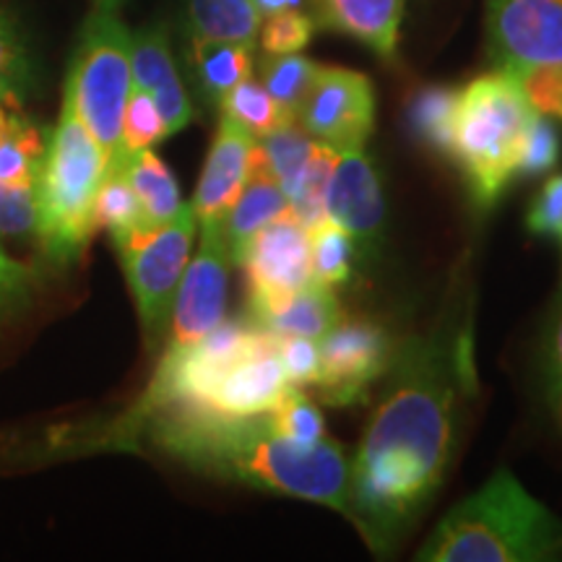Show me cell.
<instances>
[{
	"label": "cell",
	"instance_id": "obj_1",
	"mask_svg": "<svg viewBox=\"0 0 562 562\" xmlns=\"http://www.w3.org/2000/svg\"><path fill=\"white\" fill-rule=\"evenodd\" d=\"M467 351L448 336L396 349L389 389L349 463L347 516L375 554L414 529L446 476L463 385H474Z\"/></svg>",
	"mask_w": 562,
	"mask_h": 562
},
{
	"label": "cell",
	"instance_id": "obj_2",
	"mask_svg": "<svg viewBox=\"0 0 562 562\" xmlns=\"http://www.w3.org/2000/svg\"><path fill=\"white\" fill-rule=\"evenodd\" d=\"M140 417H151L161 448L193 467L256 490L328 505L347 516L351 461L341 442L323 438L300 446L273 427L269 412L229 417L178 404Z\"/></svg>",
	"mask_w": 562,
	"mask_h": 562
},
{
	"label": "cell",
	"instance_id": "obj_3",
	"mask_svg": "<svg viewBox=\"0 0 562 562\" xmlns=\"http://www.w3.org/2000/svg\"><path fill=\"white\" fill-rule=\"evenodd\" d=\"M560 550L562 524L508 469H501L435 526L417 560L537 562L554 558Z\"/></svg>",
	"mask_w": 562,
	"mask_h": 562
},
{
	"label": "cell",
	"instance_id": "obj_4",
	"mask_svg": "<svg viewBox=\"0 0 562 562\" xmlns=\"http://www.w3.org/2000/svg\"><path fill=\"white\" fill-rule=\"evenodd\" d=\"M108 175V157L76 110L70 89H63L58 125L47 138L42 170L34 182L37 237L55 263H70L94 237V201Z\"/></svg>",
	"mask_w": 562,
	"mask_h": 562
},
{
	"label": "cell",
	"instance_id": "obj_5",
	"mask_svg": "<svg viewBox=\"0 0 562 562\" xmlns=\"http://www.w3.org/2000/svg\"><path fill=\"white\" fill-rule=\"evenodd\" d=\"M537 110L508 70L480 76L459 91L451 159L482 209L505 193L518 175V159Z\"/></svg>",
	"mask_w": 562,
	"mask_h": 562
},
{
	"label": "cell",
	"instance_id": "obj_6",
	"mask_svg": "<svg viewBox=\"0 0 562 562\" xmlns=\"http://www.w3.org/2000/svg\"><path fill=\"white\" fill-rule=\"evenodd\" d=\"M66 87L81 121L102 146L108 170H121L125 165L123 115L133 91V74L131 32L117 13H89Z\"/></svg>",
	"mask_w": 562,
	"mask_h": 562
},
{
	"label": "cell",
	"instance_id": "obj_7",
	"mask_svg": "<svg viewBox=\"0 0 562 562\" xmlns=\"http://www.w3.org/2000/svg\"><path fill=\"white\" fill-rule=\"evenodd\" d=\"M199 220L191 203H182L170 222L157 227H131L115 232L117 256L136 300V311L146 339L154 341L170 326V315L180 279L188 269Z\"/></svg>",
	"mask_w": 562,
	"mask_h": 562
},
{
	"label": "cell",
	"instance_id": "obj_8",
	"mask_svg": "<svg viewBox=\"0 0 562 562\" xmlns=\"http://www.w3.org/2000/svg\"><path fill=\"white\" fill-rule=\"evenodd\" d=\"M321 368L315 391L331 406H355L368 398V391L389 372L396 344L381 323L339 321L318 339Z\"/></svg>",
	"mask_w": 562,
	"mask_h": 562
},
{
	"label": "cell",
	"instance_id": "obj_9",
	"mask_svg": "<svg viewBox=\"0 0 562 562\" xmlns=\"http://www.w3.org/2000/svg\"><path fill=\"white\" fill-rule=\"evenodd\" d=\"M297 125L336 151L364 149L375 131V89L364 74L321 66L311 94L297 112Z\"/></svg>",
	"mask_w": 562,
	"mask_h": 562
},
{
	"label": "cell",
	"instance_id": "obj_10",
	"mask_svg": "<svg viewBox=\"0 0 562 562\" xmlns=\"http://www.w3.org/2000/svg\"><path fill=\"white\" fill-rule=\"evenodd\" d=\"M232 256L222 222L201 224V243L182 273L170 315L167 349H186L216 328L227 313Z\"/></svg>",
	"mask_w": 562,
	"mask_h": 562
},
{
	"label": "cell",
	"instance_id": "obj_11",
	"mask_svg": "<svg viewBox=\"0 0 562 562\" xmlns=\"http://www.w3.org/2000/svg\"><path fill=\"white\" fill-rule=\"evenodd\" d=\"M484 21L497 70L562 63V0H484Z\"/></svg>",
	"mask_w": 562,
	"mask_h": 562
},
{
	"label": "cell",
	"instance_id": "obj_12",
	"mask_svg": "<svg viewBox=\"0 0 562 562\" xmlns=\"http://www.w3.org/2000/svg\"><path fill=\"white\" fill-rule=\"evenodd\" d=\"M248 271L250 311L271 305L311 284V232L292 209L252 237L243 263Z\"/></svg>",
	"mask_w": 562,
	"mask_h": 562
},
{
	"label": "cell",
	"instance_id": "obj_13",
	"mask_svg": "<svg viewBox=\"0 0 562 562\" xmlns=\"http://www.w3.org/2000/svg\"><path fill=\"white\" fill-rule=\"evenodd\" d=\"M326 220L339 224L357 245L372 243L385 220V203L375 165L364 149L339 151L326 188Z\"/></svg>",
	"mask_w": 562,
	"mask_h": 562
},
{
	"label": "cell",
	"instance_id": "obj_14",
	"mask_svg": "<svg viewBox=\"0 0 562 562\" xmlns=\"http://www.w3.org/2000/svg\"><path fill=\"white\" fill-rule=\"evenodd\" d=\"M252 146H256L252 133L227 115L220 117V131H216L214 144H211L199 188H195L191 201L199 227L201 224L224 222L232 203L248 186Z\"/></svg>",
	"mask_w": 562,
	"mask_h": 562
},
{
	"label": "cell",
	"instance_id": "obj_15",
	"mask_svg": "<svg viewBox=\"0 0 562 562\" xmlns=\"http://www.w3.org/2000/svg\"><path fill=\"white\" fill-rule=\"evenodd\" d=\"M133 87L146 91L165 117L167 131L178 133L193 121V108L175 68L170 42L161 26H146L131 34Z\"/></svg>",
	"mask_w": 562,
	"mask_h": 562
},
{
	"label": "cell",
	"instance_id": "obj_16",
	"mask_svg": "<svg viewBox=\"0 0 562 562\" xmlns=\"http://www.w3.org/2000/svg\"><path fill=\"white\" fill-rule=\"evenodd\" d=\"M292 389L294 385L281 368L273 347L235 364L211 391L203 409L229 414V417H252V414L271 412Z\"/></svg>",
	"mask_w": 562,
	"mask_h": 562
},
{
	"label": "cell",
	"instance_id": "obj_17",
	"mask_svg": "<svg viewBox=\"0 0 562 562\" xmlns=\"http://www.w3.org/2000/svg\"><path fill=\"white\" fill-rule=\"evenodd\" d=\"M315 26L355 37L378 58L393 60L406 0H311Z\"/></svg>",
	"mask_w": 562,
	"mask_h": 562
},
{
	"label": "cell",
	"instance_id": "obj_18",
	"mask_svg": "<svg viewBox=\"0 0 562 562\" xmlns=\"http://www.w3.org/2000/svg\"><path fill=\"white\" fill-rule=\"evenodd\" d=\"M290 199L281 191V186L273 180V175L266 170L261 149H258V140L252 146L250 157V180L243 188V193L237 195V201L232 203V209L224 216L222 227L224 237H227V248L232 256V263L240 266L245 258V250L252 243V237L261 232L266 224L279 220L281 214L290 211Z\"/></svg>",
	"mask_w": 562,
	"mask_h": 562
},
{
	"label": "cell",
	"instance_id": "obj_19",
	"mask_svg": "<svg viewBox=\"0 0 562 562\" xmlns=\"http://www.w3.org/2000/svg\"><path fill=\"white\" fill-rule=\"evenodd\" d=\"M250 321L273 336H307L321 339L341 321V307L334 286L311 281L271 305L250 311Z\"/></svg>",
	"mask_w": 562,
	"mask_h": 562
},
{
	"label": "cell",
	"instance_id": "obj_20",
	"mask_svg": "<svg viewBox=\"0 0 562 562\" xmlns=\"http://www.w3.org/2000/svg\"><path fill=\"white\" fill-rule=\"evenodd\" d=\"M128 182L136 191L140 203V216L144 227H157V224L170 222L182 206L180 188L170 167L161 161L154 149H140L131 154L123 165Z\"/></svg>",
	"mask_w": 562,
	"mask_h": 562
},
{
	"label": "cell",
	"instance_id": "obj_21",
	"mask_svg": "<svg viewBox=\"0 0 562 562\" xmlns=\"http://www.w3.org/2000/svg\"><path fill=\"white\" fill-rule=\"evenodd\" d=\"M191 60L201 91L214 104L252 74V47L240 42L193 40Z\"/></svg>",
	"mask_w": 562,
	"mask_h": 562
},
{
	"label": "cell",
	"instance_id": "obj_22",
	"mask_svg": "<svg viewBox=\"0 0 562 562\" xmlns=\"http://www.w3.org/2000/svg\"><path fill=\"white\" fill-rule=\"evenodd\" d=\"M261 21L252 0H188V26L193 40L240 42L256 47Z\"/></svg>",
	"mask_w": 562,
	"mask_h": 562
},
{
	"label": "cell",
	"instance_id": "obj_23",
	"mask_svg": "<svg viewBox=\"0 0 562 562\" xmlns=\"http://www.w3.org/2000/svg\"><path fill=\"white\" fill-rule=\"evenodd\" d=\"M258 149H261L266 170L273 175V180L279 182L281 191L286 193V199H294L300 191L302 180H305L307 167L318 151V140L311 133H305L294 123L281 125V128L271 131L269 136L256 138Z\"/></svg>",
	"mask_w": 562,
	"mask_h": 562
},
{
	"label": "cell",
	"instance_id": "obj_24",
	"mask_svg": "<svg viewBox=\"0 0 562 562\" xmlns=\"http://www.w3.org/2000/svg\"><path fill=\"white\" fill-rule=\"evenodd\" d=\"M459 91L461 89L451 87H422L414 91L409 108H406L414 136L442 157H451Z\"/></svg>",
	"mask_w": 562,
	"mask_h": 562
},
{
	"label": "cell",
	"instance_id": "obj_25",
	"mask_svg": "<svg viewBox=\"0 0 562 562\" xmlns=\"http://www.w3.org/2000/svg\"><path fill=\"white\" fill-rule=\"evenodd\" d=\"M47 138L24 112L13 115L11 133L0 144V182L16 188H34L47 151Z\"/></svg>",
	"mask_w": 562,
	"mask_h": 562
},
{
	"label": "cell",
	"instance_id": "obj_26",
	"mask_svg": "<svg viewBox=\"0 0 562 562\" xmlns=\"http://www.w3.org/2000/svg\"><path fill=\"white\" fill-rule=\"evenodd\" d=\"M220 110L222 115L240 123L243 128L252 133L256 138H263L269 136L271 131L281 128V125L294 123V117L273 100L263 83L252 79L237 83V87L220 102Z\"/></svg>",
	"mask_w": 562,
	"mask_h": 562
},
{
	"label": "cell",
	"instance_id": "obj_27",
	"mask_svg": "<svg viewBox=\"0 0 562 562\" xmlns=\"http://www.w3.org/2000/svg\"><path fill=\"white\" fill-rule=\"evenodd\" d=\"M360 252L355 237L347 229L323 220L311 229V273L313 281L326 286L347 284L355 269V258Z\"/></svg>",
	"mask_w": 562,
	"mask_h": 562
},
{
	"label": "cell",
	"instance_id": "obj_28",
	"mask_svg": "<svg viewBox=\"0 0 562 562\" xmlns=\"http://www.w3.org/2000/svg\"><path fill=\"white\" fill-rule=\"evenodd\" d=\"M318 74V63H313L300 53L269 55L261 63V83L292 117H297L302 102L311 94Z\"/></svg>",
	"mask_w": 562,
	"mask_h": 562
},
{
	"label": "cell",
	"instance_id": "obj_29",
	"mask_svg": "<svg viewBox=\"0 0 562 562\" xmlns=\"http://www.w3.org/2000/svg\"><path fill=\"white\" fill-rule=\"evenodd\" d=\"M94 224L97 229H108L110 235L131 227H144L140 203L123 167L121 170H108L104 175L94 201Z\"/></svg>",
	"mask_w": 562,
	"mask_h": 562
},
{
	"label": "cell",
	"instance_id": "obj_30",
	"mask_svg": "<svg viewBox=\"0 0 562 562\" xmlns=\"http://www.w3.org/2000/svg\"><path fill=\"white\" fill-rule=\"evenodd\" d=\"M32 81V60L16 21L0 5V102L21 104Z\"/></svg>",
	"mask_w": 562,
	"mask_h": 562
},
{
	"label": "cell",
	"instance_id": "obj_31",
	"mask_svg": "<svg viewBox=\"0 0 562 562\" xmlns=\"http://www.w3.org/2000/svg\"><path fill=\"white\" fill-rule=\"evenodd\" d=\"M170 136L165 117L146 91L133 87L123 115V159L140 149H151L154 144Z\"/></svg>",
	"mask_w": 562,
	"mask_h": 562
},
{
	"label": "cell",
	"instance_id": "obj_32",
	"mask_svg": "<svg viewBox=\"0 0 562 562\" xmlns=\"http://www.w3.org/2000/svg\"><path fill=\"white\" fill-rule=\"evenodd\" d=\"M273 427L300 446H313L326 438L323 430V414L302 389H292L281 402L269 412Z\"/></svg>",
	"mask_w": 562,
	"mask_h": 562
},
{
	"label": "cell",
	"instance_id": "obj_33",
	"mask_svg": "<svg viewBox=\"0 0 562 562\" xmlns=\"http://www.w3.org/2000/svg\"><path fill=\"white\" fill-rule=\"evenodd\" d=\"M315 32V21L307 13L297 9H286L266 16L261 21V47L269 55H286V53H302L311 45Z\"/></svg>",
	"mask_w": 562,
	"mask_h": 562
},
{
	"label": "cell",
	"instance_id": "obj_34",
	"mask_svg": "<svg viewBox=\"0 0 562 562\" xmlns=\"http://www.w3.org/2000/svg\"><path fill=\"white\" fill-rule=\"evenodd\" d=\"M560 161V133L550 117L537 112L531 128L526 133L521 159H518V175L524 178H542L552 172Z\"/></svg>",
	"mask_w": 562,
	"mask_h": 562
},
{
	"label": "cell",
	"instance_id": "obj_35",
	"mask_svg": "<svg viewBox=\"0 0 562 562\" xmlns=\"http://www.w3.org/2000/svg\"><path fill=\"white\" fill-rule=\"evenodd\" d=\"M516 81L531 108L547 117L562 121V63L554 66H533L516 70Z\"/></svg>",
	"mask_w": 562,
	"mask_h": 562
},
{
	"label": "cell",
	"instance_id": "obj_36",
	"mask_svg": "<svg viewBox=\"0 0 562 562\" xmlns=\"http://www.w3.org/2000/svg\"><path fill=\"white\" fill-rule=\"evenodd\" d=\"M37 229V195L34 188L0 182V237H26Z\"/></svg>",
	"mask_w": 562,
	"mask_h": 562
},
{
	"label": "cell",
	"instance_id": "obj_37",
	"mask_svg": "<svg viewBox=\"0 0 562 562\" xmlns=\"http://www.w3.org/2000/svg\"><path fill=\"white\" fill-rule=\"evenodd\" d=\"M277 357L294 389H307L318 378L321 349L315 339H307V336H279Z\"/></svg>",
	"mask_w": 562,
	"mask_h": 562
},
{
	"label": "cell",
	"instance_id": "obj_38",
	"mask_svg": "<svg viewBox=\"0 0 562 562\" xmlns=\"http://www.w3.org/2000/svg\"><path fill=\"white\" fill-rule=\"evenodd\" d=\"M526 227L531 235L562 240V175L547 180L542 191L537 193L526 216Z\"/></svg>",
	"mask_w": 562,
	"mask_h": 562
},
{
	"label": "cell",
	"instance_id": "obj_39",
	"mask_svg": "<svg viewBox=\"0 0 562 562\" xmlns=\"http://www.w3.org/2000/svg\"><path fill=\"white\" fill-rule=\"evenodd\" d=\"M34 286V273L26 266L13 261L0 248V318L24 305Z\"/></svg>",
	"mask_w": 562,
	"mask_h": 562
},
{
	"label": "cell",
	"instance_id": "obj_40",
	"mask_svg": "<svg viewBox=\"0 0 562 562\" xmlns=\"http://www.w3.org/2000/svg\"><path fill=\"white\" fill-rule=\"evenodd\" d=\"M547 378H550V393L562 389V305L554 313L547 336Z\"/></svg>",
	"mask_w": 562,
	"mask_h": 562
},
{
	"label": "cell",
	"instance_id": "obj_41",
	"mask_svg": "<svg viewBox=\"0 0 562 562\" xmlns=\"http://www.w3.org/2000/svg\"><path fill=\"white\" fill-rule=\"evenodd\" d=\"M256 3L258 13H261V19L266 16H273V13L279 11H286V9H297L300 0H252Z\"/></svg>",
	"mask_w": 562,
	"mask_h": 562
},
{
	"label": "cell",
	"instance_id": "obj_42",
	"mask_svg": "<svg viewBox=\"0 0 562 562\" xmlns=\"http://www.w3.org/2000/svg\"><path fill=\"white\" fill-rule=\"evenodd\" d=\"M21 110V104H11V102H0V144H3L5 136L11 133L13 125V115Z\"/></svg>",
	"mask_w": 562,
	"mask_h": 562
},
{
	"label": "cell",
	"instance_id": "obj_43",
	"mask_svg": "<svg viewBox=\"0 0 562 562\" xmlns=\"http://www.w3.org/2000/svg\"><path fill=\"white\" fill-rule=\"evenodd\" d=\"M125 0H91V11L100 13H121Z\"/></svg>",
	"mask_w": 562,
	"mask_h": 562
}]
</instances>
